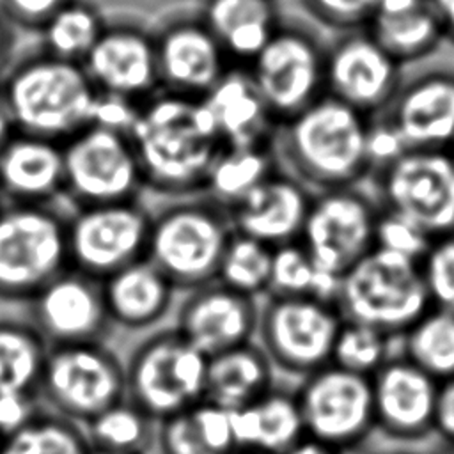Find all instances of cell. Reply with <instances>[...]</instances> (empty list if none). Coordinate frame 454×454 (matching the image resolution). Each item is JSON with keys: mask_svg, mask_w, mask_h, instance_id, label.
I'll return each mask as SVG.
<instances>
[{"mask_svg": "<svg viewBox=\"0 0 454 454\" xmlns=\"http://www.w3.org/2000/svg\"><path fill=\"white\" fill-rule=\"evenodd\" d=\"M372 177L380 207L410 218L433 238L454 232V156L450 151L408 149Z\"/></svg>", "mask_w": 454, "mask_h": 454, "instance_id": "5bb4252c", "label": "cell"}, {"mask_svg": "<svg viewBox=\"0 0 454 454\" xmlns=\"http://www.w3.org/2000/svg\"><path fill=\"white\" fill-rule=\"evenodd\" d=\"M401 82V64L365 27L346 30L326 48L325 92L367 117L387 110Z\"/></svg>", "mask_w": 454, "mask_h": 454, "instance_id": "2e32d148", "label": "cell"}, {"mask_svg": "<svg viewBox=\"0 0 454 454\" xmlns=\"http://www.w3.org/2000/svg\"><path fill=\"white\" fill-rule=\"evenodd\" d=\"M2 442H4V434L0 433V447H2Z\"/></svg>", "mask_w": 454, "mask_h": 454, "instance_id": "6f0895ef", "label": "cell"}, {"mask_svg": "<svg viewBox=\"0 0 454 454\" xmlns=\"http://www.w3.org/2000/svg\"><path fill=\"white\" fill-rule=\"evenodd\" d=\"M442 454H454V445H449Z\"/></svg>", "mask_w": 454, "mask_h": 454, "instance_id": "9f6ffc18", "label": "cell"}, {"mask_svg": "<svg viewBox=\"0 0 454 454\" xmlns=\"http://www.w3.org/2000/svg\"><path fill=\"white\" fill-rule=\"evenodd\" d=\"M43 408L37 397L23 394H0V433L4 436L25 426Z\"/></svg>", "mask_w": 454, "mask_h": 454, "instance_id": "7dc6e473", "label": "cell"}, {"mask_svg": "<svg viewBox=\"0 0 454 454\" xmlns=\"http://www.w3.org/2000/svg\"><path fill=\"white\" fill-rule=\"evenodd\" d=\"M48 342L30 319H0V394L39 399Z\"/></svg>", "mask_w": 454, "mask_h": 454, "instance_id": "f546056e", "label": "cell"}, {"mask_svg": "<svg viewBox=\"0 0 454 454\" xmlns=\"http://www.w3.org/2000/svg\"><path fill=\"white\" fill-rule=\"evenodd\" d=\"M259 303V298L213 280L184 291L172 326L206 356H213L255 340Z\"/></svg>", "mask_w": 454, "mask_h": 454, "instance_id": "ac0fdd59", "label": "cell"}, {"mask_svg": "<svg viewBox=\"0 0 454 454\" xmlns=\"http://www.w3.org/2000/svg\"><path fill=\"white\" fill-rule=\"evenodd\" d=\"M419 264L431 307L454 312V232L434 238Z\"/></svg>", "mask_w": 454, "mask_h": 454, "instance_id": "60d3db41", "label": "cell"}, {"mask_svg": "<svg viewBox=\"0 0 454 454\" xmlns=\"http://www.w3.org/2000/svg\"><path fill=\"white\" fill-rule=\"evenodd\" d=\"M305 438L335 450H356L376 429L371 378L328 364L294 385Z\"/></svg>", "mask_w": 454, "mask_h": 454, "instance_id": "7c38bea8", "label": "cell"}, {"mask_svg": "<svg viewBox=\"0 0 454 454\" xmlns=\"http://www.w3.org/2000/svg\"><path fill=\"white\" fill-rule=\"evenodd\" d=\"M225 147L271 145L277 128L247 66H231L202 98Z\"/></svg>", "mask_w": 454, "mask_h": 454, "instance_id": "484cf974", "label": "cell"}, {"mask_svg": "<svg viewBox=\"0 0 454 454\" xmlns=\"http://www.w3.org/2000/svg\"><path fill=\"white\" fill-rule=\"evenodd\" d=\"M232 232L227 207L206 193L160 197L151 207L145 257L184 293L216 278Z\"/></svg>", "mask_w": 454, "mask_h": 454, "instance_id": "277c9868", "label": "cell"}, {"mask_svg": "<svg viewBox=\"0 0 454 454\" xmlns=\"http://www.w3.org/2000/svg\"><path fill=\"white\" fill-rule=\"evenodd\" d=\"M106 23L99 11L85 0H67L41 28V50L82 64Z\"/></svg>", "mask_w": 454, "mask_h": 454, "instance_id": "d6a6232c", "label": "cell"}, {"mask_svg": "<svg viewBox=\"0 0 454 454\" xmlns=\"http://www.w3.org/2000/svg\"><path fill=\"white\" fill-rule=\"evenodd\" d=\"M390 339L392 337L374 326L342 319L333 342L330 364L371 378L390 358Z\"/></svg>", "mask_w": 454, "mask_h": 454, "instance_id": "f35d334b", "label": "cell"}, {"mask_svg": "<svg viewBox=\"0 0 454 454\" xmlns=\"http://www.w3.org/2000/svg\"><path fill=\"white\" fill-rule=\"evenodd\" d=\"M126 397L156 422L206 395L207 356L174 326L144 337L124 360Z\"/></svg>", "mask_w": 454, "mask_h": 454, "instance_id": "52a82bcc", "label": "cell"}, {"mask_svg": "<svg viewBox=\"0 0 454 454\" xmlns=\"http://www.w3.org/2000/svg\"><path fill=\"white\" fill-rule=\"evenodd\" d=\"M154 447L161 454H213L192 406L158 422Z\"/></svg>", "mask_w": 454, "mask_h": 454, "instance_id": "b9f144b4", "label": "cell"}, {"mask_svg": "<svg viewBox=\"0 0 454 454\" xmlns=\"http://www.w3.org/2000/svg\"><path fill=\"white\" fill-rule=\"evenodd\" d=\"M286 454H360V452H358V449L356 450H335V449L321 445L310 438H303L294 447H291Z\"/></svg>", "mask_w": 454, "mask_h": 454, "instance_id": "f5cc1de1", "label": "cell"}, {"mask_svg": "<svg viewBox=\"0 0 454 454\" xmlns=\"http://www.w3.org/2000/svg\"><path fill=\"white\" fill-rule=\"evenodd\" d=\"M367 115L325 94L277 124L271 149L282 170L312 193L355 186L371 176Z\"/></svg>", "mask_w": 454, "mask_h": 454, "instance_id": "7a4b0ae2", "label": "cell"}, {"mask_svg": "<svg viewBox=\"0 0 454 454\" xmlns=\"http://www.w3.org/2000/svg\"><path fill=\"white\" fill-rule=\"evenodd\" d=\"M82 66L98 92L142 103L160 90L154 34L135 23L106 25Z\"/></svg>", "mask_w": 454, "mask_h": 454, "instance_id": "ffe728a7", "label": "cell"}, {"mask_svg": "<svg viewBox=\"0 0 454 454\" xmlns=\"http://www.w3.org/2000/svg\"><path fill=\"white\" fill-rule=\"evenodd\" d=\"M83 426L44 406L20 429L4 436L0 454H85Z\"/></svg>", "mask_w": 454, "mask_h": 454, "instance_id": "d590c367", "label": "cell"}, {"mask_svg": "<svg viewBox=\"0 0 454 454\" xmlns=\"http://www.w3.org/2000/svg\"><path fill=\"white\" fill-rule=\"evenodd\" d=\"M365 30L401 66L427 57L445 39L431 0L401 14H372Z\"/></svg>", "mask_w": 454, "mask_h": 454, "instance_id": "4dcf8cb0", "label": "cell"}, {"mask_svg": "<svg viewBox=\"0 0 454 454\" xmlns=\"http://www.w3.org/2000/svg\"><path fill=\"white\" fill-rule=\"evenodd\" d=\"M126 397L124 360L106 340L50 346L41 404L80 426Z\"/></svg>", "mask_w": 454, "mask_h": 454, "instance_id": "9c48e42d", "label": "cell"}, {"mask_svg": "<svg viewBox=\"0 0 454 454\" xmlns=\"http://www.w3.org/2000/svg\"><path fill=\"white\" fill-rule=\"evenodd\" d=\"M438 385L406 356H390L371 376L376 429L395 440L433 433Z\"/></svg>", "mask_w": 454, "mask_h": 454, "instance_id": "7402d4cb", "label": "cell"}, {"mask_svg": "<svg viewBox=\"0 0 454 454\" xmlns=\"http://www.w3.org/2000/svg\"><path fill=\"white\" fill-rule=\"evenodd\" d=\"M67 0H0V11L20 30H37Z\"/></svg>", "mask_w": 454, "mask_h": 454, "instance_id": "f6af8a7d", "label": "cell"}, {"mask_svg": "<svg viewBox=\"0 0 454 454\" xmlns=\"http://www.w3.org/2000/svg\"><path fill=\"white\" fill-rule=\"evenodd\" d=\"M128 135L144 192L163 199L204 193L207 174L225 149L202 99L163 89L140 103Z\"/></svg>", "mask_w": 454, "mask_h": 454, "instance_id": "6da1fadb", "label": "cell"}, {"mask_svg": "<svg viewBox=\"0 0 454 454\" xmlns=\"http://www.w3.org/2000/svg\"><path fill=\"white\" fill-rule=\"evenodd\" d=\"M403 356L438 383L454 378V312L429 307L404 333Z\"/></svg>", "mask_w": 454, "mask_h": 454, "instance_id": "1f68e13d", "label": "cell"}, {"mask_svg": "<svg viewBox=\"0 0 454 454\" xmlns=\"http://www.w3.org/2000/svg\"><path fill=\"white\" fill-rule=\"evenodd\" d=\"M2 204H4V200H2V197H0V206H2Z\"/></svg>", "mask_w": 454, "mask_h": 454, "instance_id": "680465c9", "label": "cell"}, {"mask_svg": "<svg viewBox=\"0 0 454 454\" xmlns=\"http://www.w3.org/2000/svg\"><path fill=\"white\" fill-rule=\"evenodd\" d=\"M18 46V28L4 16L0 11V76L16 59Z\"/></svg>", "mask_w": 454, "mask_h": 454, "instance_id": "681fc988", "label": "cell"}, {"mask_svg": "<svg viewBox=\"0 0 454 454\" xmlns=\"http://www.w3.org/2000/svg\"><path fill=\"white\" fill-rule=\"evenodd\" d=\"M64 149L66 192L71 207L140 199L144 181L133 142L126 131L89 124Z\"/></svg>", "mask_w": 454, "mask_h": 454, "instance_id": "30bf717a", "label": "cell"}, {"mask_svg": "<svg viewBox=\"0 0 454 454\" xmlns=\"http://www.w3.org/2000/svg\"><path fill=\"white\" fill-rule=\"evenodd\" d=\"M342 316L333 301L266 294L259 303L255 342L284 376L301 380L332 362Z\"/></svg>", "mask_w": 454, "mask_h": 454, "instance_id": "ba28073f", "label": "cell"}, {"mask_svg": "<svg viewBox=\"0 0 454 454\" xmlns=\"http://www.w3.org/2000/svg\"><path fill=\"white\" fill-rule=\"evenodd\" d=\"M277 167L271 145L225 147L207 174L204 193L229 207Z\"/></svg>", "mask_w": 454, "mask_h": 454, "instance_id": "e575fe53", "label": "cell"}, {"mask_svg": "<svg viewBox=\"0 0 454 454\" xmlns=\"http://www.w3.org/2000/svg\"><path fill=\"white\" fill-rule=\"evenodd\" d=\"M433 239V236H429L420 225H417L410 218L395 211L380 207L374 225L376 248L420 262V259L429 250Z\"/></svg>", "mask_w": 454, "mask_h": 454, "instance_id": "ab89813d", "label": "cell"}, {"mask_svg": "<svg viewBox=\"0 0 454 454\" xmlns=\"http://www.w3.org/2000/svg\"><path fill=\"white\" fill-rule=\"evenodd\" d=\"M236 452L286 454L305 438L294 387L275 385L257 401L231 411Z\"/></svg>", "mask_w": 454, "mask_h": 454, "instance_id": "4316f807", "label": "cell"}, {"mask_svg": "<svg viewBox=\"0 0 454 454\" xmlns=\"http://www.w3.org/2000/svg\"><path fill=\"white\" fill-rule=\"evenodd\" d=\"M234 454H245V452H234Z\"/></svg>", "mask_w": 454, "mask_h": 454, "instance_id": "94428289", "label": "cell"}, {"mask_svg": "<svg viewBox=\"0 0 454 454\" xmlns=\"http://www.w3.org/2000/svg\"><path fill=\"white\" fill-rule=\"evenodd\" d=\"M271 255L270 245L234 231L222 254L215 280L261 300L270 289Z\"/></svg>", "mask_w": 454, "mask_h": 454, "instance_id": "74e56055", "label": "cell"}, {"mask_svg": "<svg viewBox=\"0 0 454 454\" xmlns=\"http://www.w3.org/2000/svg\"><path fill=\"white\" fill-rule=\"evenodd\" d=\"M450 153H452V156H454V147H452V151H450Z\"/></svg>", "mask_w": 454, "mask_h": 454, "instance_id": "91938a15", "label": "cell"}, {"mask_svg": "<svg viewBox=\"0 0 454 454\" xmlns=\"http://www.w3.org/2000/svg\"><path fill=\"white\" fill-rule=\"evenodd\" d=\"M335 305L342 319L395 337L403 335L431 301L417 261L374 247L340 275Z\"/></svg>", "mask_w": 454, "mask_h": 454, "instance_id": "8992f818", "label": "cell"}, {"mask_svg": "<svg viewBox=\"0 0 454 454\" xmlns=\"http://www.w3.org/2000/svg\"><path fill=\"white\" fill-rule=\"evenodd\" d=\"M156 426L154 419L124 397L83 424V431L90 447L147 454L156 443Z\"/></svg>", "mask_w": 454, "mask_h": 454, "instance_id": "836d02e7", "label": "cell"}, {"mask_svg": "<svg viewBox=\"0 0 454 454\" xmlns=\"http://www.w3.org/2000/svg\"><path fill=\"white\" fill-rule=\"evenodd\" d=\"M325 53L319 39L300 25H282L247 66L275 122L325 96Z\"/></svg>", "mask_w": 454, "mask_h": 454, "instance_id": "4fadbf2b", "label": "cell"}, {"mask_svg": "<svg viewBox=\"0 0 454 454\" xmlns=\"http://www.w3.org/2000/svg\"><path fill=\"white\" fill-rule=\"evenodd\" d=\"M0 83L20 133L64 142L92 122L98 90L78 62L34 51L14 59Z\"/></svg>", "mask_w": 454, "mask_h": 454, "instance_id": "3957f363", "label": "cell"}, {"mask_svg": "<svg viewBox=\"0 0 454 454\" xmlns=\"http://www.w3.org/2000/svg\"><path fill=\"white\" fill-rule=\"evenodd\" d=\"M277 385V371L262 348L252 340L207 356L204 399L232 411Z\"/></svg>", "mask_w": 454, "mask_h": 454, "instance_id": "f1b7e54d", "label": "cell"}, {"mask_svg": "<svg viewBox=\"0 0 454 454\" xmlns=\"http://www.w3.org/2000/svg\"><path fill=\"white\" fill-rule=\"evenodd\" d=\"M199 16L234 66H248L280 27L275 0H204Z\"/></svg>", "mask_w": 454, "mask_h": 454, "instance_id": "83f0119b", "label": "cell"}, {"mask_svg": "<svg viewBox=\"0 0 454 454\" xmlns=\"http://www.w3.org/2000/svg\"><path fill=\"white\" fill-rule=\"evenodd\" d=\"M28 319L48 346L106 340L114 330L101 280L69 266L28 301Z\"/></svg>", "mask_w": 454, "mask_h": 454, "instance_id": "e0dca14e", "label": "cell"}, {"mask_svg": "<svg viewBox=\"0 0 454 454\" xmlns=\"http://www.w3.org/2000/svg\"><path fill=\"white\" fill-rule=\"evenodd\" d=\"M138 106L140 103H135L131 99H126L115 94L98 92L94 112H92V124H99V126H106V128L128 133L137 119Z\"/></svg>", "mask_w": 454, "mask_h": 454, "instance_id": "bcb514c9", "label": "cell"}, {"mask_svg": "<svg viewBox=\"0 0 454 454\" xmlns=\"http://www.w3.org/2000/svg\"><path fill=\"white\" fill-rule=\"evenodd\" d=\"M151 207L133 200L69 207L67 248L73 268L103 280L147 254Z\"/></svg>", "mask_w": 454, "mask_h": 454, "instance_id": "8fae6325", "label": "cell"}, {"mask_svg": "<svg viewBox=\"0 0 454 454\" xmlns=\"http://www.w3.org/2000/svg\"><path fill=\"white\" fill-rule=\"evenodd\" d=\"M160 89L202 99L232 66L200 16H179L154 34Z\"/></svg>", "mask_w": 454, "mask_h": 454, "instance_id": "d6986e66", "label": "cell"}, {"mask_svg": "<svg viewBox=\"0 0 454 454\" xmlns=\"http://www.w3.org/2000/svg\"><path fill=\"white\" fill-rule=\"evenodd\" d=\"M429 0H378L374 14H401L424 5Z\"/></svg>", "mask_w": 454, "mask_h": 454, "instance_id": "816d5d0a", "label": "cell"}, {"mask_svg": "<svg viewBox=\"0 0 454 454\" xmlns=\"http://www.w3.org/2000/svg\"><path fill=\"white\" fill-rule=\"evenodd\" d=\"M433 433H438L449 445H454V378L438 385Z\"/></svg>", "mask_w": 454, "mask_h": 454, "instance_id": "c3c4849f", "label": "cell"}, {"mask_svg": "<svg viewBox=\"0 0 454 454\" xmlns=\"http://www.w3.org/2000/svg\"><path fill=\"white\" fill-rule=\"evenodd\" d=\"M303 7L328 27L362 28L376 11L378 0H301Z\"/></svg>", "mask_w": 454, "mask_h": 454, "instance_id": "7bdbcfd3", "label": "cell"}, {"mask_svg": "<svg viewBox=\"0 0 454 454\" xmlns=\"http://www.w3.org/2000/svg\"><path fill=\"white\" fill-rule=\"evenodd\" d=\"M67 202L0 206V300L28 301L71 266Z\"/></svg>", "mask_w": 454, "mask_h": 454, "instance_id": "5b68a950", "label": "cell"}, {"mask_svg": "<svg viewBox=\"0 0 454 454\" xmlns=\"http://www.w3.org/2000/svg\"><path fill=\"white\" fill-rule=\"evenodd\" d=\"M410 149L452 151L454 71L429 69L403 80L383 114Z\"/></svg>", "mask_w": 454, "mask_h": 454, "instance_id": "44dd1931", "label": "cell"}, {"mask_svg": "<svg viewBox=\"0 0 454 454\" xmlns=\"http://www.w3.org/2000/svg\"><path fill=\"white\" fill-rule=\"evenodd\" d=\"M312 195L307 186L277 167L227 207L232 229L271 248L298 241Z\"/></svg>", "mask_w": 454, "mask_h": 454, "instance_id": "603a6c76", "label": "cell"}, {"mask_svg": "<svg viewBox=\"0 0 454 454\" xmlns=\"http://www.w3.org/2000/svg\"><path fill=\"white\" fill-rule=\"evenodd\" d=\"M62 142L16 131L0 149V197L4 202H66Z\"/></svg>", "mask_w": 454, "mask_h": 454, "instance_id": "cb8c5ba5", "label": "cell"}, {"mask_svg": "<svg viewBox=\"0 0 454 454\" xmlns=\"http://www.w3.org/2000/svg\"><path fill=\"white\" fill-rule=\"evenodd\" d=\"M340 277L319 270L300 241L273 248L268 294H300L333 301Z\"/></svg>", "mask_w": 454, "mask_h": 454, "instance_id": "8d00e7d4", "label": "cell"}, {"mask_svg": "<svg viewBox=\"0 0 454 454\" xmlns=\"http://www.w3.org/2000/svg\"><path fill=\"white\" fill-rule=\"evenodd\" d=\"M16 133L14 122H12V115L0 83V149L9 142V138Z\"/></svg>", "mask_w": 454, "mask_h": 454, "instance_id": "db71d44e", "label": "cell"}, {"mask_svg": "<svg viewBox=\"0 0 454 454\" xmlns=\"http://www.w3.org/2000/svg\"><path fill=\"white\" fill-rule=\"evenodd\" d=\"M378 211V200L360 184L317 192L298 241L319 270L340 277L374 248Z\"/></svg>", "mask_w": 454, "mask_h": 454, "instance_id": "9a60e30c", "label": "cell"}, {"mask_svg": "<svg viewBox=\"0 0 454 454\" xmlns=\"http://www.w3.org/2000/svg\"><path fill=\"white\" fill-rule=\"evenodd\" d=\"M85 454H138V452H121V450H110V449H99V447L89 445Z\"/></svg>", "mask_w": 454, "mask_h": 454, "instance_id": "11a10c76", "label": "cell"}, {"mask_svg": "<svg viewBox=\"0 0 454 454\" xmlns=\"http://www.w3.org/2000/svg\"><path fill=\"white\" fill-rule=\"evenodd\" d=\"M101 291L112 326L129 332L156 326L179 293L147 257L103 278Z\"/></svg>", "mask_w": 454, "mask_h": 454, "instance_id": "d4e9b609", "label": "cell"}, {"mask_svg": "<svg viewBox=\"0 0 454 454\" xmlns=\"http://www.w3.org/2000/svg\"><path fill=\"white\" fill-rule=\"evenodd\" d=\"M367 160L371 167V176L397 158H401L410 147L406 145L399 129L383 115H376L369 119L367 138H365Z\"/></svg>", "mask_w": 454, "mask_h": 454, "instance_id": "ee69618b", "label": "cell"}, {"mask_svg": "<svg viewBox=\"0 0 454 454\" xmlns=\"http://www.w3.org/2000/svg\"><path fill=\"white\" fill-rule=\"evenodd\" d=\"M431 4L442 21L445 39L454 43V0H431Z\"/></svg>", "mask_w": 454, "mask_h": 454, "instance_id": "f907efd6", "label": "cell"}]
</instances>
